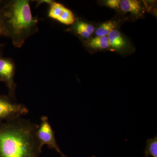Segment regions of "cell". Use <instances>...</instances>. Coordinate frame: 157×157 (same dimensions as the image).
Returning a JSON list of instances; mask_svg holds the SVG:
<instances>
[{"label": "cell", "mask_w": 157, "mask_h": 157, "mask_svg": "<svg viewBox=\"0 0 157 157\" xmlns=\"http://www.w3.org/2000/svg\"><path fill=\"white\" fill-rule=\"evenodd\" d=\"M38 126L22 117L0 123V157H39Z\"/></svg>", "instance_id": "obj_1"}, {"label": "cell", "mask_w": 157, "mask_h": 157, "mask_svg": "<svg viewBox=\"0 0 157 157\" xmlns=\"http://www.w3.org/2000/svg\"><path fill=\"white\" fill-rule=\"evenodd\" d=\"M29 2L27 0L0 1V18L5 36L11 39L17 48L39 31V19L33 16Z\"/></svg>", "instance_id": "obj_2"}, {"label": "cell", "mask_w": 157, "mask_h": 157, "mask_svg": "<svg viewBox=\"0 0 157 157\" xmlns=\"http://www.w3.org/2000/svg\"><path fill=\"white\" fill-rule=\"evenodd\" d=\"M28 112L24 104L17 103L9 96H0V121L22 117Z\"/></svg>", "instance_id": "obj_3"}, {"label": "cell", "mask_w": 157, "mask_h": 157, "mask_svg": "<svg viewBox=\"0 0 157 157\" xmlns=\"http://www.w3.org/2000/svg\"><path fill=\"white\" fill-rule=\"evenodd\" d=\"M36 135L41 148L44 145H47L49 148L56 151L61 155L62 157L65 156L57 143L54 132L51 126L48 117L46 116L41 117V122L37 128Z\"/></svg>", "instance_id": "obj_4"}, {"label": "cell", "mask_w": 157, "mask_h": 157, "mask_svg": "<svg viewBox=\"0 0 157 157\" xmlns=\"http://www.w3.org/2000/svg\"><path fill=\"white\" fill-rule=\"evenodd\" d=\"M15 65L13 60L4 57L0 52V80L7 85L9 92V97L15 100L16 84L14 81Z\"/></svg>", "instance_id": "obj_5"}, {"label": "cell", "mask_w": 157, "mask_h": 157, "mask_svg": "<svg viewBox=\"0 0 157 157\" xmlns=\"http://www.w3.org/2000/svg\"><path fill=\"white\" fill-rule=\"evenodd\" d=\"M49 5L48 16L66 25H72L76 21L75 15L63 5L52 1H45Z\"/></svg>", "instance_id": "obj_6"}, {"label": "cell", "mask_w": 157, "mask_h": 157, "mask_svg": "<svg viewBox=\"0 0 157 157\" xmlns=\"http://www.w3.org/2000/svg\"><path fill=\"white\" fill-rule=\"evenodd\" d=\"M109 46L114 49H121L125 45V42L120 32L117 30L111 31L107 36Z\"/></svg>", "instance_id": "obj_7"}, {"label": "cell", "mask_w": 157, "mask_h": 157, "mask_svg": "<svg viewBox=\"0 0 157 157\" xmlns=\"http://www.w3.org/2000/svg\"><path fill=\"white\" fill-rule=\"evenodd\" d=\"M120 8L124 12L136 14H138L141 10L140 3L136 0H122Z\"/></svg>", "instance_id": "obj_8"}, {"label": "cell", "mask_w": 157, "mask_h": 157, "mask_svg": "<svg viewBox=\"0 0 157 157\" xmlns=\"http://www.w3.org/2000/svg\"><path fill=\"white\" fill-rule=\"evenodd\" d=\"M91 48L95 49H106L109 46L107 36H97L93 38L87 43Z\"/></svg>", "instance_id": "obj_9"}, {"label": "cell", "mask_w": 157, "mask_h": 157, "mask_svg": "<svg viewBox=\"0 0 157 157\" xmlns=\"http://www.w3.org/2000/svg\"><path fill=\"white\" fill-rule=\"evenodd\" d=\"M145 157H157V137L147 140L145 150Z\"/></svg>", "instance_id": "obj_10"}, {"label": "cell", "mask_w": 157, "mask_h": 157, "mask_svg": "<svg viewBox=\"0 0 157 157\" xmlns=\"http://www.w3.org/2000/svg\"><path fill=\"white\" fill-rule=\"evenodd\" d=\"M115 25L111 21H107L102 24L97 29L96 35L97 36H107L111 31L115 28Z\"/></svg>", "instance_id": "obj_11"}, {"label": "cell", "mask_w": 157, "mask_h": 157, "mask_svg": "<svg viewBox=\"0 0 157 157\" xmlns=\"http://www.w3.org/2000/svg\"><path fill=\"white\" fill-rule=\"evenodd\" d=\"M76 25H78L79 27L83 29L85 31L91 35L95 31V28L94 26L91 25L87 23L83 22V21H78L75 23Z\"/></svg>", "instance_id": "obj_12"}, {"label": "cell", "mask_w": 157, "mask_h": 157, "mask_svg": "<svg viewBox=\"0 0 157 157\" xmlns=\"http://www.w3.org/2000/svg\"><path fill=\"white\" fill-rule=\"evenodd\" d=\"M120 0H108L106 1V6L113 9H119Z\"/></svg>", "instance_id": "obj_13"}, {"label": "cell", "mask_w": 157, "mask_h": 157, "mask_svg": "<svg viewBox=\"0 0 157 157\" xmlns=\"http://www.w3.org/2000/svg\"><path fill=\"white\" fill-rule=\"evenodd\" d=\"M5 36V31L3 26L2 22L0 18V37L2 36Z\"/></svg>", "instance_id": "obj_14"}, {"label": "cell", "mask_w": 157, "mask_h": 157, "mask_svg": "<svg viewBox=\"0 0 157 157\" xmlns=\"http://www.w3.org/2000/svg\"><path fill=\"white\" fill-rule=\"evenodd\" d=\"M63 157H66L65 156ZM92 157H96L95 156H92Z\"/></svg>", "instance_id": "obj_15"}]
</instances>
